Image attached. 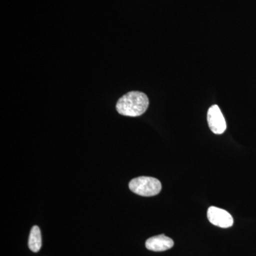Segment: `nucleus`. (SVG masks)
I'll return each instance as SVG.
<instances>
[{"label": "nucleus", "instance_id": "f257e3e1", "mask_svg": "<svg viewBox=\"0 0 256 256\" xmlns=\"http://www.w3.org/2000/svg\"><path fill=\"white\" fill-rule=\"evenodd\" d=\"M149 106V99L142 92H131L122 96L118 101L116 110L122 116L138 117L146 112Z\"/></svg>", "mask_w": 256, "mask_h": 256}, {"label": "nucleus", "instance_id": "f03ea898", "mask_svg": "<svg viewBox=\"0 0 256 256\" xmlns=\"http://www.w3.org/2000/svg\"><path fill=\"white\" fill-rule=\"evenodd\" d=\"M129 188L140 196H153L161 192L162 184L158 178L151 176H139L131 180Z\"/></svg>", "mask_w": 256, "mask_h": 256}, {"label": "nucleus", "instance_id": "7ed1b4c3", "mask_svg": "<svg viewBox=\"0 0 256 256\" xmlns=\"http://www.w3.org/2000/svg\"><path fill=\"white\" fill-rule=\"evenodd\" d=\"M207 217L210 224L220 228H229L234 224L232 216L222 208L210 206L207 212Z\"/></svg>", "mask_w": 256, "mask_h": 256}, {"label": "nucleus", "instance_id": "20e7f679", "mask_svg": "<svg viewBox=\"0 0 256 256\" xmlns=\"http://www.w3.org/2000/svg\"><path fill=\"white\" fill-rule=\"evenodd\" d=\"M207 121H208L210 130L214 134H222L226 130V120L218 106H212L208 109V114H207Z\"/></svg>", "mask_w": 256, "mask_h": 256}, {"label": "nucleus", "instance_id": "39448f33", "mask_svg": "<svg viewBox=\"0 0 256 256\" xmlns=\"http://www.w3.org/2000/svg\"><path fill=\"white\" fill-rule=\"evenodd\" d=\"M146 246L152 252H161L169 250L174 246L172 239L166 236L164 234L151 237L146 240Z\"/></svg>", "mask_w": 256, "mask_h": 256}, {"label": "nucleus", "instance_id": "423d86ee", "mask_svg": "<svg viewBox=\"0 0 256 256\" xmlns=\"http://www.w3.org/2000/svg\"><path fill=\"white\" fill-rule=\"evenodd\" d=\"M28 248L32 252H40L42 248V234L41 230L37 226L32 227L30 232V238L28 242Z\"/></svg>", "mask_w": 256, "mask_h": 256}]
</instances>
